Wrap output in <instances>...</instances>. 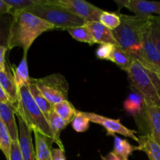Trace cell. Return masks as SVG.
Returning a JSON list of instances; mask_svg holds the SVG:
<instances>
[{
  "label": "cell",
  "instance_id": "1",
  "mask_svg": "<svg viewBox=\"0 0 160 160\" xmlns=\"http://www.w3.org/2000/svg\"><path fill=\"white\" fill-rule=\"evenodd\" d=\"M13 16L8 50L21 47L24 55H27L39 36L45 31L55 29L53 24L28 11H17Z\"/></svg>",
  "mask_w": 160,
  "mask_h": 160
},
{
  "label": "cell",
  "instance_id": "2",
  "mask_svg": "<svg viewBox=\"0 0 160 160\" xmlns=\"http://www.w3.org/2000/svg\"><path fill=\"white\" fill-rule=\"evenodd\" d=\"M120 25L112 31L118 46L128 52L133 59L139 56L141 42L146 29L150 25L152 16L125 15L119 13Z\"/></svg>",
  "mask_w": 160,
  "mask_h": 160
},
{
  "label": "cell",
  "instance_id": "3",
  "mask_svg": "<svg viewBox=\"0 0 160 160\" xmlns=\"http://www.w3.org/2000/svg\"><path fill=\"white\" fill-rule=\"evenodd\" d=\"M14 106L16 116H19L32 132L41 133L54 143L53 132L48 120L35 102L28 86H24L19 89L18 98Z\"/></svg>",
  "mask_w": 160,
  "mask_h": 160
},
{
  "label": "cell",
  "instance_id": "4",
  "mask_svg": "<svg viewBox=\"0 0 160 160\" xmlns=\"http://www.w3.org/2000/svg\"><path fill=\"white\" fill-rule=\"evenodd\" d=\"M125 72L132 90L141 95L146 102L160 107V84L155 75L147 71L134 59Z\"/></svg>",
  "mask_w": 160,
  "mask_h": 160
},
{
  "label": "cell",
  "instance_id": "5",
  "mask_svg": "<svg viewBox=\"0 0 160 160\" xmlns=\"http://www.w3.org/2000/svg\"><path fill=\"white\" fill-rule=\"evenodd\" d=\"M27 11L53 24L55 29L65 31L67 28L82 26L86 23L83 19L70 11L61 6L50 4L47 0H41L39 4Z\"/></svg>",
  "mask_w": 160,
  "mask_h": 160
},
{
  "label": "cell",
  "instance_id": "6",
  "mask_svg": "<svg viewBox=\"0 0 160 160\" xmlns=\"http://www.w3.org/2000/svg\"><path fill=\"white\" fill-rule=\"evenodd\" d=\"M31 81L38 88L41 93L53 106L61 102L67 100L69 85L66 78L61 73H53Z\"/></svg>",
  "mask_w": 160,
  "mask_h": 160
},
{
  "label": "cell",
  "instance_id": "7",
  "mask_svg": "<svg viewBox=\"0 0 160 160\" xmlns=\"http://www.w3.org/2000/svg\"><path fill=\"white\" fill-rule=\"evenodd\" d=\"M144 102L142 113L135 120L139 131H144L143 135H149L160 146V107Z\"/></svg>",
  "mask_w": 160,
  "mask_h": 160
},
{
  "label": "cell",
  "instance_id": "8",
  "mask_svg": "<svg viewBox=\"0 0 160 160\" xmlns=\"http://www.w3.org/2000/svg\"><path fill=\"white\" fill-rule=\"evenodd\" d=\"M134 59L152 74L160 73V52L151 38L150 25L143 35L141 52Z\"/></svg>",
  "mask_w": 160,
  "mask_h": 160
},
{
  "label": "cell",
  "instance_id": "9",
  "mask_svg": "<svg viewBox=\"0 0 160 160\" xmlns=\"http://www.w3.org/2000/svg\"><path fill=\"white\" fill-rule=\"evenodd\" d=\"M50 4L61 6L70 11L86 23L98 21L103 10L84 0H47Z\"/></svg>",
  "mask_w": 160,
  "mask_h": 160
},
{
  "label": "cell",
  "instance_id": "10",
  "mask_svg": "<svg viewBox=\"0 0 160 160\" xmlns=\"http://www.w3.org/2000/svg\"><path fill=\"white\" fill-rule=\"evenodd\" d=\"M85 116L89 119V120L92 123H97L103 127L107 131V135L115 136V134H118L124 137L130 138L136 142H139V136H137V131L134 130L129 129L128 128L124 126L119 120L108 118L94 112H83Z\"/></svg>",
  "mask_w": 160,
  "mask_h": 160
},
{
  "label": "cell",
  "instance_id": "11",
  "mask_svg": "<svg viewBox=\"0 0 160 160\" xmlns=\"http://www.w3.org/2000/svg\"><path fill=\"white\" fill-rule=\"evenodd\" d=\"M119 9L126 8L137 16L158 15L160 17V2L145 1V0H115Z\"/></svg>",
  "mask_w": 160,
  "mask_h": 160
},
{
  "label": "cell",
  "instance_id": "12",
  "mask_svg": "<svg viewBox=\"0 0 160 160\" xmlns=\"http://www.w3.org/2000/svg\"><path fill=\"white\" fill-rule=\"evenodd\" d=\"M17 117L19 128V145L23 160H37L31 138L32 131L19 116H17Z\"/></svg>",
  "mask_w": 160,
  "mask_h": 160
},
{
  "label": "cell",
  "instance_id": "13",
  "mask_svg": "<svg viewBox=\"0 0 160 160\" xmlns=\"http://www.w3.org/2000/svg\"><path fill=\"white\" fill-rule=\"evenodd\" d=\"M15 106L10 102H0V120L4 123L12 142H19V128L15 119Z\"/></svg>",
  "mask_w": 160,
  "mask_h": 160
},
{
  "label": "cell",
  "instance_id": "14",
  "mask_svg": "<svg viewBox=\"0 0 160 160\" xmlns=\"http://www.w3.org/2000/svg\"><path fill=\"white\" fill-rule=\"evenodd\" d=\"M0 86L7 95L11 104L15 106L18 98V89L14 81L11 68L6 63V69L0 71Z\"/></svg>",
  "mask_w": 160,
  "mask_h": 160
},
{
  "label": "cell",
  "instance_id": "15",
  "mask_svg": "<svg viewBox=\"0 0 160 160\" xmlns=\"http://www.w3.org/2000/svg\"><path fill=\"white\" fill-rule=\"evenodd\" d=\"M85 24L90 31L95 44H100V45L111 44V45H118L113 35L112 31L107 28L99 21L88 22Z\"/></svg>",
  "mask_w": 160,
  "mask_h": 160
},
{
  "label": "cell",
  "instance_id": "16",
  "mask_svg": "<svg viewBox=\"0 0 160 160\" xmlns=\"http://www.w3.org/2000/svg\"><path fill=\"white\" fill-rule=\"evenodd\" d=\"M35 151L36 159L37 160H52V144L53 143L51 139L48 138L39 132L35 131Z\"/></svg>",
  "mask_w": 160,
  "mask_h": 160
},
{
  "label": "cell",
  "instance_id": "17",
  "mask_svg": "<svg viewBox=\"0 0 160 160\" xmlns=\"http://www.w3.org/2000/svg\"><path fill=\"white\" fill-rule=\"evenodd\" d=\"M10 68L13 72L14 81H15V84L18 91L20 88L24 87V86L29 85L31 78L29 77L27 55H24L23 58H22L17 67L12 66Z\"/></svg>",
  "mask_w": 160,
  "mask_h": 160
},
{
  "label": "cell",
  "instance_id": "18",
  "mask_svg": "<svg viewBox=\"0 0 160 160\" xmlns=\"http://www.w3.org/2000/svg\"><path fill=\"white\" fill-rule=\"evenodd\" d=\"M139 151L146 153L150 160H160V146L149 135L139 136Z\"/></svg>",
  "mask_w": 160,
  "mask_h": 160
},
{
  "label": "cell",
  "instance_id": "19",
  "mask_svg": "<svg viewBox=\"0 0 160 160\" xmlns=\"http://www.w3.org/2000/svg\"><path fill=\"white\" fill-rule=\"evenodd\" d=\"M47 120H48V123L51 128L52 132H53L54 143H56L60 148L64 150L62 141L61 139V133L70 123L61 119L54 111L50 113Z\"/></svg>",
  "mask_w": 160,
  "mask_h": 160
},
{
  "label": "cell",
  "instance_id": "20",
  "mask_svg": "<svg viewBox=\"0 0 160 160\" xmlns=\"http://www.w3.org/2000/svg\"><path fill=\"white\" fill-rule=\"evenodd\" d=\"M28 88L29 90L30 93H31V96H32L33 99H34L35 102L36 103L38 107L40 109V110L42 111V113L44 114V116H45V117L47 120L49 116L53 111V106L50 102L47 101L46 98L42 95V94L38 89L35 84L31 81V83L28 86Z\"/></svg>",
  "mask_w": 160,
  "mask_h": 160
},
{
  "label": "cell",
  "instance_id": "21",
  "mask_svg": "<svg viewBox=\"0 0 160 160\" xmlns=\"http://www.w3.org/2000/svg\"><path fill=\"white\" fill-rule=\"evenodd\" d=\"M144 106V98L136 92L130 94L123 102L124 109L134 118H136L142 113Z\"/></svg>",
  "mask_w": 160,
  "mask_h": 160
},
{
  "label": "cell",
  "instance_id": "22",
  "mask_svg": "<svg viewBox=\"0 0 160 160\" xmlns=\"http://www.w3.org/2000/svg\"><path fill=\"white\" fill-rule=\"evenodd\" d=\"M109 61L120 67L122 70L126 71L133 62V59L128 52L118 45H115L113 51L110 56Z\"/></svg>",
  "mask_w": 160,
  "mask_h": 160
},
{
  "label": "cell",
  "instance_id": "23",
  "mask_svg": "<svg viewBox=\"0 0 160 160\" xmlns=\"http://www.w3.org/2000/svg\"><path fill=\"white\" fill-rule=\"evenodd\" d=\"M114 149L113 152L122 160H129V157L136 150L139 151V147L131 145L125 139L114 136Z\"/></svg>",
  "mask_w": 160,
  "mask_h": 160
},
{
  "label": "cell",
  "instance_id": "24",
  "mask_svg": "<svg viewBox=\"0 0 160 160\" xmlns=\"http://www.w3.org/2000/svg\"><path fill=\"white\" fill-rule=\"evenodd\" d=\"M13 18L11 13L0 14V47L8 48Z\"/></svg>",
  "mask_w": 160,
  "mask_h": 160
},
{
  "label": "cell",
  "instance_id": "25",
  "mask_svg": "<svg viewBox=\"0 0 160 160\" xmlns=\"http://www.w3.org/2000/svg\"><path fill=\"white\" fill-rule=\"evenodd\" d=\"M53 111L61 119L68 123H72V120L75 118L78 112L68 100H64L57 104H55L53 106Z\"/></svg>",
  "mask_w": 160,
  "mask_h": 160
},
{
  "label": "cell",
  "instance_id": "26",
  "mask_svg": "<svg viewBox=\"0 0 160 160\" xmlns=\"http://www.w3.org/2000/svg\"><path fill=\"white\" fill-rule=\"evenodd\" d=\"M65 31H67L74 39L78 41V42H85V43L89 44V45L95 44L92 34L86 24L67 28Z\"/></svg>",
  "mask_w": 160,
  "mask_h": 160
},
{
  "label": "cell",
  "instance_id": "27",
  "mask_svg": "<svg viewBox=\"0 0 160 160\" xmlns=\"http://www.w3.org/2000/svg\"><path fill=\"white\" fill-rule=\"evenodd\" d=\"M9 8V13L17 11H27L39 4L41 0H4Z\"/></svg>",
  "mask_w": 160,
  "mask_h": 160
},
{
  "label": "cell",
  "instance_id": "28",
  "mask_svg": "<svg viewBox=\"0 0 160 160\" xmlns=\"http://www.w3.org/2000/svg\"><path fill=\"white\" fill-rule=\"evenodd\" d=\"M99 22L111 31H114L120 25L121 19L119 13L104 11L99 17Z\"/></svg>",
  "mask_w": 160,
  "mask_h": 160
},
{
  "label": "cell",
  "instance_id": "29",
  "mask_svg": "<svg viewBox=\"0 0 160 160\" xmlns=\"http://www.w3.org/2000/svg\"><path fill=\"white\" fill-rule=\"evenodd\" d=\"M11 144L12 141L9 131L4 123L0 120V150L3 152L6 160L9 159Z\"/></svg>",
  "mask_w": 160,
  "mask_h": 160
},
{
  "label": "cell",
  "instance_id": "30",
  "mask_svg": "<svg viewBox=\"0 0 160 160\" xmlns=\"http://www.w3.org/2000/svg\"><path fill=\"white\" fill-rule=\"evenodd\" d=\"M72 127L77 133L86 132L89 128L90 121L85 116L84 112L82 111H78L76 116L72 121Z\"/></svg>",
  "mask_w": 160,
  "mask_h": 160
},
{
  "label": "cell",
  "instance_id": "31",
  "mask_svg": "<svg viewBox=\"0 0 160 160\" xmlns=\"http://www.w3.org/2000/svg\"><path fill=\"white\" fill-rule=\"evenodd\" d=\"M151 38L160 52V17L152 16L150 22Z\"/></svg>",
  "mask_w": 160,
  "mask_h": 160
},
{
  "label": "cell",
  "instance_id": "32",
  "mask_svg": "<svg viewBox=\"0 0 160 160\" xmlns=\"http://www.w3.org/2000/svg\"><path fill=\"white\" fill-rule=\"evenodd\" d=\"M115 45L111 44H103L99 46L96 51V56L99 59H106L108 60L111 56Z\"/></svg>",
  "mask_w": 160,
  "mask_h": 160
},
{
  "label": "cell",
  "instance_id": "33",
  "mask_svg": "<svg viewBox=\"0 0 160 160\" xmlns=\"http://www.w3.org/2000/svg\"><path fill=\"white\" fill-rule=\"evenodd\" d=\"M9 160H23L19 142H12Z\"/></svg>",
  "mask_w": 160,
  "mask_h": 160
},
{
  "label": "cell",
  "instance_id": "34",
  "mask_svg": "<svg viewBox=\"0 0 160 160\" xmlns=\"http://www.w3.org/2000/svg\"><path fill=\"white\" fill-rule=\"evenodd\" d=\"M52 160H66L64 150L61 148H52Z\"/></svg>",
  "mask_w": 160,
  "mask_h": 160
},
{
  "label": "cell",
  "instance_id": "35",
  "mask_svg": "<svg viewBox=\"0 0 160 160\" xmlns=\"http://www.w3.org/2000/svg\"><path fill=\"white\" fill-rule=\"evenodd\" d=\"M8 48L6 47H0V71H3L6 69V53Z\"/></svg>",
  "mask_w": 160,
  "mask_h": 160
},
{
  "label": "cell",
  "instance_id": "36",
  "mask_svg": "<svg viewBox=\"0 0 160 160\" xmlns=\"http://www.w3.org/2000/svg\"><path fill=\"white\" fill-rule=\"evenodd\" d=\"M102 160H122L119 156H118L113 151L110 152L106 156H100Z\"/></svg>",
  "mask_w": 160,
  "mask_h": 160
},
{
  "label": "cell",
  "instance_id": "37",
  "mask_svg": "<svg viewBox=\"0 0 160 160\" xmlns=\"http://www.w3.org/2000/svg\"><path fill=\"white\" fill-rule=\"evenodd\" d=\"M9 13V8L4 0H0V14Z\"/></svg>",
  "mask_w": 160,
  "mask_h": 160
},
{
  "label": "cell",
  "instance_id": "38",
  "mask_svg": "<svg viewBox=\"0 0 160 160\" xmlns=\"http://www.w3.org/2000/svg\"><path fill=\"white\" fill-rule=\"evenodd\" d=\"M0 102H9L7 95L0 86Z\"/></svg>",
  "mask_w": 160,
  "mask_h": 160
},
{
  "label": "cell",
  "instance_id": "39",
  "mask_svg": "<svg viewBox=\"0 0 160 160\" xmlns=\"http://www.w3.org/2000/svg\"><path fill=\"white\" fill-rule=\"evenodd\" d=\"M155 77L157 78V79H158V82H159V84H160V73H157V74H155Z\"/></svg>",
  "mask_w": 160,
  "mask_h": 160
}]
</instances>
